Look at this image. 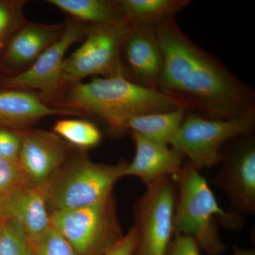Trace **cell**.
<instances>
[{"instance_id": "obj_25", "label": "cell", "mask_w": 255, "mask_h": 255, "mask_svg": "<svg viewBox=\"0 0 255 255\" xmlns=\"http://www.w3.org/2000/svg\"><path fill=\"white\" fill-rule=\"evenodd\" d=\"M21 140V130L0 127V158L17 159Z\"/></svg>"}, {"instance_id": "obj_4", "label": "cell", "mask_w": 255, "mask_h": 255, "mask_svg": "<svg viewBox=\"0 0 255 255\" xmlns=\"http://www.w3.org/2000/svg\"><path fill=\"white\" fill-rule=\"evenodd\" d=\"M70 153L65 163L41 184L49 213L92 205L113 194L119 179L124 177L127 161L117 164L92 161L85 151Z\"/></svg>"}, {"instance_id": "obj_19", "label": "cell", "mask_w": 255, "mask_h": 255, "mask_svg": "<svg viewBox=\"0 0 255 255\" xmlns=\"http://www.w3.org/2000/svg\"><path fill=\"white\" fill-rule=\"evenodd\" d=\"M184 109L142 114L132 117L124 124L126 130L137 132L147 140L168 145L177 135L187 115Z\"/></svg>"}, {"instance_id": "obj_7", "label": "cell", "mask_w": 255, "mask_h": 255, "mask_svg": "<svg viewBox=\"0 0 255 255\" xmlns=\"http://www.w3.org/2000/svg\"><path fill=\"white\" fill-rule=\"evenodd\" d=\"M177 178L164 176L146 186L134 203L137 242L132 255H167L174 236Z\"/></svg>"}, {"instance_id": "obj_12", "label": "cell", "mask_w": 255, "mask_h": 255, "mask_svg": "<svg viewBox=\"0 0 255 255\" xmlns=\"http://www.w3.org/2000/svg\"><path fill=\"white\" fill-rule=\"evenodd\" d=\"M18 160L34 185H41L61 167L75 147L53 131L21 130Z\"/></svg>"}, {"instance_id": "obj_27", "label": "cell", "mask_w": 255, "mask_h": 255, "mask_svg": "<svg viewBox=\"0 0 255 255\" xmlns=\"http://www.w3.org/2000/svg\"><path fill=\"white\" fill-rule=\"evenodd\" d=\"M136 242V231L132 226L124 238L105 255H132Z\"/></svg>"}, {"instance_id": "obj_8", "label": "cell", "mask_w": 255, "mask_h": 255, "mask_svg": "<svg viewBox=\"0 0 255 255\" xmlns=\"http://www.w3.org/2000/svg\"><path fill=\"white\" fill-rule=\"evenodd\" d=\"M128 26L85 24L81 46L64 60L63 73L67 85L97 75L126 78L121 52Z\"/></svg>"}, {"instance_id": "obj_29", "label": "cell", "mask_w": 255, "mask_h": 255, "mask_svg": "<svg viewBox=\"0 0 255 255\" xmlns=\"http://www.w3.org/2000/svg\"><path fill=\"white\" fill-rule=\"evenodd\" d=\"M1 217H0V223H1Z\"/></svg>"}, {"instance_id": "obj_1", "label": "cell", "mask_w": 255, "mask_h": 255, "mask_svg": "<svg viewBox=\"0 0 255 255\" xmlns=\"http://www.w3.org/2000/svg\"><path fill=\"white\" fill-rule=\"evenodd\" d=\"M154 28L163 55L157 90L206 119L230 120L255 112L254 90L191 41L175 18Z\"/></svg>"}, {"instance_id": "obj_17", "label": "cell", "mask_w": 255, "mask_h": 255, "mask_svg": "<svg viewBox=\"0 0 255 255\" xmlns=\"http://www.w3.org/2000/svg\"><path fill=\"white\" fill-rule=\"evenodd\" d=\"M48 2L84 24L128 26L116 0H48Z\"/></svg>"}, {"instance_id": "obj_22", "label": "cell", "mask_w": 255, "mask_h": 255, "mask_svg": "<svg viewBox=\"0 0 255 255\" xmlns=\"http://www.w3.org/2000/svg\"><path fill=\"white\" fill-rule=\"evenodd\" d=\"M27 2L25 0H0V53L26 21L23 9Z\"/></svg>"}, {"instance_id": "obj_13", "label": "cell", "mask_w": 255, "mask_h": 255, "mask_svg": "<svg viewBox=\"0 0 255 255\" xmlns=\"http://www.w3.org/2000/svg\"><path fill=\"white\" fill-rule=\"evenodd\" d=\"M65 23L44 24L26 21L8 42L0 58V70L14 76L27 70L47 48L63 36Z\"/></svg>"}, {"instance_id": "obj_21", "label": "cell", "mask_w": 255, "mask_h": 255, "mask_svg": "<svg viewBox=\"0 0 255 255\" xmlns=\"http://www.w3.org/2000/svg\"><path fill=\"white\" fill-rule=\"evenodd\" d=\"M0 255H36L34 245L27 233L16 223H0Z\"/></svg>"}, {"instance_id": "obj_18", "label": "cell", "mask_w": 255, "mask_h": 255, "mask_svg": "<svg viewBox=\"0 0 255 255\" xmlns=\"http://www.w3.org/2000/svg\"><path fill=\"white\" fill-rule=\"evenodd\" d=\"M128 25L155 26L191 4L190 0H116Z\"/></svg>"}, {"instance_id": "obj_10", "label": "cell", "mask_w": 255, "mask_h": 255, "mask_svg": "<svg viewBox=\"0 0 255 255\" xmlns=\"http://www.w3.org/2000/svg\"><path fill=\"white\" fill-rule=\"evenodd\" d=\"M85 37V24L75 20L68 21L61 38L43 51L27 70L4 78L3 87L38 90V95L46 102L67 86L63 73L65 55L74 43L83 41Z\"/></svg>"}, {"instance_id": "obj_30", "label": "cell", "mask_w": 255, "mask_h": 255, "mask_svg": "<svg viewBox=\"0 0 255 255\" xmlns=\"http://www.w3.org/2000/svg\"><path fill=\"white\" fill-rule=\"evenodd\" d=\"M36 255H38L36 254Z\"/></svg>"}, {"instance_id": "obj_6", "label": "cell", "mask_w": 255, "mask_h": 255, "mask_svg": "<svg viewBox=\"0 0 255 255\" xmlns=\"http://www.w3.org/2000/svg\"><path fill=\"white\" fill-rule=\"evenodd\" d=\"M255 112L230 120H214L187 112L170 145L189 158L196 169L219 165L224 145L238 137L254 133Z\"/></svg>"}, {"instance_id": "obj_9", "label": "cell", "mask_w": 255, "mask_h": 255, "mask_svg": "<svg viewBox=\"0 0 255 255\" xmlns=\"http://www.w3.org/2000/svg\"><path fill=\"white\" fill-rule=\"evenodd\" d=\"M221 150L219 168L211 182L224 193L230 212L243 216L255 214L254 134L228 142Z\"/></svg>"}, {"instance_id": "obj_11", "label": "cell", "mask_w": 255, "mask_h": 255, "mask_svg": "<svg viewBox=\"0 0 255 255\" xmlns=\"http://www.w3.org/2000/svg\"><path fill=\"white\" fill-rule=\"evenodd\" d=\"M121 55L128 80L157 90L163 55L154 26L128 25Z\"/></svg>"}, {"instance_id": "obj_2", "label": "cell", "mask_w": 255, "mask_h": 255, "mask_svg": "<svg viewBox=\"0 0 255 255\" xmlns=\"http://www.w3.org/2000/svg\"><path fill=\"white\" fill-rule=\"evenodd\" d=\"M46 104L97 119L116 133L126 131L124 124L132 117L182 108L158 90L142 87L122 76L74 82Z\"/></svg>"}, {"instance_id": "obj_23", "label": "cell", "mask_w": 255, "mask_h": 255, "mask_svg": "<svg viewBox=\"0 0 255 255\" xmlns=\"http://www.w3.org/2000/svg\"><path fill=\"white\" fill-rule=\"evenodd\" d=\"M32 186L18 159L0 158V197Z\"/></svg>"}, {"instance_id": "obj_26", "label": "cell", "mask_w": 255, "mask_h": 255, "mask_svg": "<svg viewBox=\"0 0 255 255\" xmlns=\"http://www.w3.org/2000/svg\"><path fill=\"white\" fill-rule=\"evenodd\" d=\"M167 255H201L200 248L194 238L177 233L169 243Z\"/></svg>"}, {"instance_id": "obj_14", "label": "cell", "mask_w": 255, "mask_h": 255, "mask_svg": "<svg viewBox=\"0 0 255 255\" xmlns=\"http://www.w3.org/2000/svg\"><path fill=\"white\" fill-rule=\"evenodd\" d=\"M0 217L16 223L33 242L52 226L41 185L24 188L0 197Z\"/></svg>"}, {"instance_id": "obj_20", "label": "cell", "mask_w": 255, "mask_h": 255, "mask_svg": "<svg viewBox=\"0 0 255 255\" xmlns=\"http://www.w3.org/2000/svg\"><path fill=\"white\" fill-rule=\"evenodd\" d=\"M53 132L79 150H86L100 144L102 131L95 124L80 119H63L57 121Z\"/></svg>"}, {"instance_id": "obj_15", "label": "cell", "mask_w": 255, "mask_h": 255, "mask_svg": "<svg viewBox=\"0 0 255 255\" xmlns=\"http://www.w3.org/2000/svg\"><path fill=\"white\" fill-rule=\"evenodd\" d=\"M130 132L135 154L132 162L128 163L124 177L140 178L145 186L164 176L177 177L185 158L180 151L151 141L137 132Z\"/></svg>"}, {"instance_id": "obj_16", "label": "cell", "mask_w": 255, "mask_h": 255, "mask_svg": "<svg viewBox=\"0 0 255 255\" xmlns=\"http://www.w3.org/2000/svg\"><path fill=\"white\" fill-rule=\"evenodd\" d=\"M53 115L82 117L73 111L53 108L39 95L28 90L8 88L0 90L1 127L23 130Z\"/></svg>"}, {"instance_id": "obj_24", "label": "cell", "mask_w": 255, "mask_h": 255, "mask_svg": "<svg viewBox=\"0 0 255 255\" xmlns=\"http://www.w3.org/2000/svg\"><path fill=\"white\" fill-rule=\"evenodd\" d=\"M33 243L38 255H81L53 226Z\"/></svg>"}, {"instance_id": "obj_28", "label": "cell", "mask_w": 255, "mask_h": 255, "mask_svg": "<svg viewBox=\"0 0 255 255\" xmlns=\"http://www.w3.org/2000/svg\"><path fill=\"white\" fill-rule=\"evenodd\" d=\"M233 250H234L233 255H255L254 249L246 250L238 248V247H234Z\"/></svg>"}, {"instance_id": "obj_3", "label": "cell", "mask_w": 255, "mask_h": 255, "mask_svg": "<svg viewBox=\"0 0 255 255\" xmlns=\"http://www.w3.org/2000/svg\"><path fill=\"white\" fill-rule=\"evenodd\" d=\"M177 197L174 210V234L194 238L200 250L209 255L226 251L217 221L221 226L238 231L244 217L219 206L207 180L189 162L183 164L177 177Z\"/></svg>"}, {"instance_id": "obj_5", "label": "cell", "mask_w": 255, "mask_h": 255, "mask_svg": "<svg viewBox=\"0 0 255 255\" xmlns=\"http://www.w3.org/2000/svg\"><path fill=\"white\" fill-rule=\"evenodd\" d=\"M50 216L52 226L81 255H105L124 236L114 194L97 204Z\"/></svg>"}]
</instances>
